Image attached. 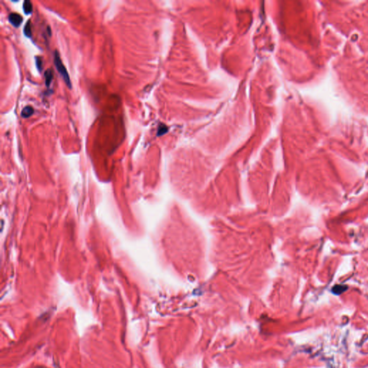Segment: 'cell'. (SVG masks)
<instances>
[{
    "label": "cell",
    "mask_w": 368,
    "mask_h": 368,
    "mask_svg": "<svg viewBox=\"0 0 368 368\" xmlns=\"http://www.w3.org/2000/svg\"><path fill=\"white\" fill-rule=\"evenodd\" d=\"M54 64H55V66L56 68V69H57V71L60 74V76H62L63 81H64L65 84H66V86L69 88H71L72 84L69 74L67 71L66 68L63 65L61 58H60V54L58 53V50H55V53H54Z\"/></svg>",
    "instance_id": "cell-1"
},
{
    "label": "cell",
    "mask_w": 368,
    "mask_h": 368,
    "mask_svg": "<svg viewBox=\"0 0 368 368\" xmlns=\"http://www.w3.org/2000/svg\"><path fill=\"white\" fill-rule=\"evenodd\" d=\"M8 20H9V22H10V24L12 25L15 27H20L21 24L22 23V21H23L22 16H21L20 15H19V14H17V13H15V12L9 14V15L8 17Z\"/></svg>",
    "instance_id": "cell-2"
},
{
    "label": "cell",
    "mask_w": 368,
    "mask_h": 368,
    "mask_svg": "<svg viewBox=\"0 0 368 368\" xmlns=\"http://www.w3.org/2000/svg\"><path fill=\"white\" fill-rule=\"evenodd\" d=\"M34 113V109L31 106H26L23 108L21 112V115L23 118H28V117H31Z\"/></svg>",
    "instance_id": "cell-3"
},
{
    "label": "cell",
    "mask_w": 368,
    "mask_h": 368,
    "mask_svg": "<svg viewBox=\"0 0 368 368\" xmlns=\"http://www.w3.org/2000/svg\"><path fill=\"white\" fill-rule=\"evenodd\" d=\"M53 79V71L50 69H48L46 70L45 72V85L47 87H50L51 83H52Z\"/></svg>",
    "instance_id": "cell-4"
},
{
    "label": "cell",
    "mask_w": 368,
    "mask_h": 368,
    "mask_svg": "<svg viewBox=\"0 0 368 368\" xmlns=\"http://www.w3.org/2000/svg\"><path fill=\"white\" fill-rule=\"evenodd\" d=\"M22 8L25 15H30V14H31L32 9H33V8H32V2L29 1V0H25V1L23 2Z\"/></svg>",
    "instance_id": "cell-5"
},
{
    "label": "cell",
    "mask_w": 368,
    "mask_h": 368,
    "mask_svg": "<svg viewBox=\"0 0 368 368\" xmlns=\"http://www.w3.org/2000/svg\"><path fill=\"white\" fill-rule=\"evenodd\" d=\"M23 32H24L25 36L26 37H30L32 36V26L30 20H28L26 22V24H25L24 30H23Z\"/></svg>",
    "instance_id": "cell-6"
},
{
    "label": "cell",
    "mask_w": 368,
    "mask_h": 368,
    "mask_svg": "<svg viewBox=\"0 0 368 368\" xmlns=\"http://www.w3.org/2000/svg\"><path fill=\"white\" fill-rule=\"evenodd\" d=\"M347 289V286H346V285H335L334 287H333L332 288V291L334 294H341L342 293L345 291V290Z\"/></svg>",
    "instance_id": "cell-7"
},
{
    "label": "cell",
    "mask_w": 368,
    "mask_h": 368,
    "mask_svg": "<svg viewBox=\"0 0 368 368\" xmlns=\"http://www.w3.org/2000/svg\"><path fill=\"white\" fill-rule=\"evenodd\" d=\"M167 131H168L167 127H166L165 125H163V124H161V125H159V127H158V133H157V135H158V136L163 135L164 134H165V133L167 132Z\"/></svg>",
    "instance_id": "cell-8"
},
{
    "label": "cell",
    "mask_w": 368,
    "mask_h": 368,
    "mask_svg": "<svg viewBox=\"0 0 368 368\" xmlns=\"http://www.w3.org/2000/svg\"><path fill=\"white\" fill-rule=\"evenodd\" d=\"M36 64L37 69H38L39 71H41L43 69V59L40 56H36Z\"/></svg>",
    "instance_id": "cell-9"
}]
</instances>
